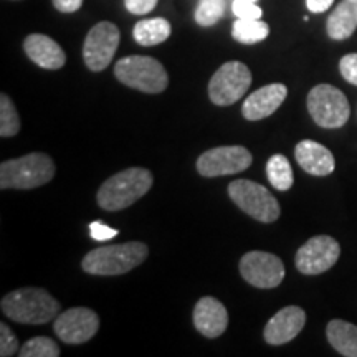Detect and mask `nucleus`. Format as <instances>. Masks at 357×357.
I'll use <instances>...</instances> for the list:
<instances>
[{
    "mask_svg": "<svg viewBox=\"0 0 357 357\" xmlns=\"http://www.w3.org/2000/svg\"><path fill=\"white\" fill-rule=\"evenodd\" d=\"M154 184L153 172L144 167H129L102 182L96 194L98 205L106 212H118L131 207L144 197Z\"/></svg>",
    "mask_w": 357,
    "mask_h": 357,
    "instance_id": "nucleus-1",
    "label": "nucleus"
},
{
    "mask_svg": "<svg viewBox=\"0 0 357 357\" xmlns=\"http://www.w3.org/2000/svg\"><path fill=\"white\" fill-rule=\"evenodd\" d=\"M2 312L20 324H47L60 314V303L42 288H20L2 298Z\"/></svg>",
    "mask_w": 357,
    "mask_h": 357,
    "instance_id": "nucleus-2",
    "label": "nucleus"
},
{
    "mask_svg": "<svg viewBox=\"0 0 357 357\" xmlns=\"http://www.w3.org/2000/svg\"><path fill=\"white\" fill-rule=\"evenodd\" d=\"M149 248L142 242L105 245L86 253L82 268L89 275L116 276L124 275L146 261Z\"/></svg>",
    "mask_w": 357,
    "mask_h": 357,
    "instance_id": "nucleus-3",
    "label": "nucleus"
},
{
    "mask_svg": "<svg viewBox=\"0 0 357 357\" xmlns=\"http://www.w3.org/2000/svg\"><path fill=\"white\" fill-rule=\"evenodd\" d=\"M55 176V162L45 153H30L0 164V189L30 190L48 184Z\"/></svg>",
    "mask_w": 357,
    "mask_h": 357,
    "instance_id": "nucleus-4",
    "label": "nucleus"
},
{
    "mask_svg": "<svg viewBox=\"0 0 357 357\" xmlns=\"http://www.w3.org/2000/svg\"><path fill=\"white\" fill-rule=\"evenodd\" d=\"M114 77L124 86L158 95L169 84V75L160 61L153 56H124L114 65Z\"/></svg>",
    "mask_w": 357,
    "mask_h": 357,
    "instance_id": "nucleus-5",
    "label": "nucleus"
},
{
    "mask_svg": "<svg viewBox=\"0 0 357 357\" xmlns=\"http://www.w3.org/2000/svg\"><path fill=\"white\" fill-rule=\"evenodd\" d=\"M307 111L312 121L326 129L342 128L351 116V106L344 93L333 84H318L307 93Z\"/></svg>",
    "mask_w": 357,
    "mask_h": 357,
    "instance_id": "nucleus-6",
    "label": "nucleus"
},
{
    "mask_svg": "<svg viewBox=\"0 0 357 357\" xmlns=\"http://www.w3.org/2000/svg\"><path fill=\"white\" fill-rule=\"evenodd\" d=\"M229 195L240 211L258 222L271 223L278 220L281 208L271 192L258 182L238 178L229 184Z\"/></svg>",
    "mask_w": 357,
    "mask_h": 357,
    "instance_id": "nucleus-7",
    "label": "nucleus"
},
{
    "mask_svg": "<svg viewBox=\"0 0 357 357\" xmlns=\"http://www.w3.org/2000/svg\"><path fill=\"white\" fill-rule=\"evenodd\" d=\"M252 84V71L242 61H227L208 83V96L217 106H230L242 100Z\"/></svg>",
    "mask_w": 357,
    "mask_h": 357,
    "instance_id": "nucleus-8",
    "label": "nucleus"
},
{
    "mask_svg": "<svg viewBox=\"0 0 357 357\" xmlns=\"http://www.w3.org/2000/svg\"><path fill=\"white\" fill-rule=\"evenodd\" d=\"M253 155L243 146H220L205 151L197 159V172L202 177L231 176L247 171L252 166Z\"/></svg>",
    "mask_w": 357,
    "mask_h": 357,
    "instance_id": "nucleus-9",
    "label": "nucleus"
},
{
    "mask_svg": "<svg viewBox=\"0 0 357 357\" xmlns=\"http://www.w3.org/2000/svg\"><path fill=\"white\" fill-rule=\"evenodd\" d=\"M121 32L111 22H100L89 30L83 43L84 65L91 71L106 70L119 47Z\"/></svg>",
    "mask_w": 357,
    "mask_h": 357,
    "instance_id": "nucleus-10",
    "label": "nucleus"
},
{
    "mask_svg": "<svg viewBox=\"0 0 357 357\" xmlns=\"http://www.w3.org/2000/svg\"><path fill=\"white\" fill-rule=\"evenodd\" d=\"M240 275L252 287L271 289L280 287L287 270L280 257L268 252H248L240 260Z\"/></svg>",
    "mask_w": 357,
    "mask_h": 357,
    "instance_id": "nucleus-11",
    "label": "nucleus"
},
{
    "mask_svg": "<svg viewBox=\"0 0 357 357\" xmlns=\"http://www.w3.org/2000/svg\"><path fill=\"white\" fill-rule=\"evenodd\" d=\"M341 245L329 235L312 236L296 252L294 265L303 275H321L336 265Z\"/></svg>",
    "mask_w": 357,
    "mask_h": 357,
    "instance_id": "nucleus-12",
    "label": "nucleus"
},
{
    "mask_svg": "<svg viewBox=\"0 0 357 357\" xmlns=\"http://www.w3.org/2000/svg\"><path fill=\"white\" fill-rule=\"evenodd\" d=\"M100 318L89 307H70L56 316L55 334L66 344H83L95 337Z\"/></svg>",
    "mask_w": 357,
    "mask_h": 357,
    "instance_id": "nucleus-13",
    "label": "nucleus"
},
{
    "mask_svg": "<svg viewBox=\"0 0 357 357\" xmlns=\"http://www.w3.org/2000/svg\"><path fill=\"white\" fill-rule=\"evenodd\" d=\"M306 324V312L300 306H287L268 321L263 337L268 344L283 346L293 341Z\"/></svg>",
    "mask_w": 357,
    "mask_h": 357,
    "instance_id": "nucleus-14",
    "label": "nucleus"
},
{
    "mask_svg": "<svg viewBox=\"0 0 357 357\" xmlns=\"http://www.w3.org/2000/svg\"><path fill=\"white\" fill-rule=\"evenodd\" d=\"M288 96V88L281 83L266 84L253 91L242 106V114L248 121H260L271 116L283 105Z\"/></svg>",
    "mask_w": 357,
    "mask_h": 357,
    "instance_id": "nucleus-15",
    "label": "nucleus"
},
{
    "mask_svg": "<svg viewBox=\"0 0 357 357\" xmlns=\"http://www.w3.org/2000/svg\"><path fill=\"white\" fill-rule=\"evenodd\" d=\"M194 326L204 337L215 339L225 333L229 326V312L217 298L204 296L195 303Z\"/></svg>",
    "mask_w": 357,
    "mask_h": 357,
    "instance_id": "nucleus-16",
    "label": "nucleus"
},
{
    "mask_svg": "<svg viewBox=\"0 0 357 357\" xmlns=\"http://www.w3.org/2000/svg\"><path fill=\"white\" fill-rule=\"evenodd\" d=\"M294 158L303 171L316 177L329 176L336 169V160H334L331 151L311 139L298 142L294 147Z\"/></svg>",
    "mask_w": 357,
    "mask_h": 357,
    "instance_id": "nucleus-17",
    "label": "nucleus"
},
{
    "mask_svg": "<svg viewBox=\"0 0 357 357\" xmlns=\"http://www.w3.org/2000/svg\"><path fill=\"white\" fill-rule=\"evenodd\" d=\"M25 55L45 70H60L66 63L63 48L55 40L42 33H32L24 40Z\"/></svg>",
    "mask_w": 357,
    "mask_h": 357,
    "instance_id": "nucleus-18",
    "label": "nucleus"
},
{
    "mask_svg": "<svg viewBox=\"0 0 357 357\" xmlns=\"http://www.w3.org/2000/svg\"><path fill=\"white\" fill-rule=\"evenodd\" d=\"M357 29V0H342L326 22V32L333 40L349 38Z\"/></svg>",
    "mask_w": 357,
    "mask_h": 357,
    "instance_id": "nucleus-19",
    "label": "nucleus"
},
{
    "mask_svg": "<svg viewBox=\"0 0 357 357\" xmlns=\"http://www.w3.org/2000/svg\"><path fill=\"white\" fill-rule=\"evenodd\" d=\"M329 344L341 356L357 357V326L344 319H333L326 328Z\"/></svg>",
    "mask_w": 357,
    "mask_h": 357,
    "instance_id": "nucleus-20",
    "label": "nucleus"
},
{
    "mask_svg": "<svg viewBox=\"0 0 357 357\" xmlns=\"http://www.w3.org/2000/svg\"><path fill=\"white\" fill-rule=\"evenodd\" d=\"M171 24L162 17L139 20L134 25V40L142 47H155L171 37Z\"/></svg>",
    "mask_w": 357,
    "mask_h": 357,
    "instance_id": "nucleus-21",
    "label": "nucleus"
},
{
    "mask_svg": "<svg viewBox=\"0 0 357 357\" xmlns=\"http://www.w3.org/2000/svg\"><path fill=\"white\" fill-rule=\"evenodd\" d=\"M270 35V26L260 19H238L231 26V37L238 43L255 45Z\"/></svg>",
    "mask_w": 357,
    "mask_h": 357,
    "instance_id": "nucleus-22",
    "label": "nucleus"
},
{
    "mask_svg": "<svg viewBox=\"0 0 357 357\" xmlns=\"http://www.w3.org/2000/svg\"><path fill=\"white\" fill-rule=\"evenodd\" d=\"M266 176L271 187H275L276 190L287 192L293 187L294 176H293L291 164H289L287 155L283 154L271 155L266 162Z\"/></svg>",
    "mask_w": 357,
    "mask_h": 357,
    "instance_id": "nucleus-23",
    "label": "nucleus"
},
{
    "mask_svg": "<svg viewBox=\"0 0 357 357\" xmlns=\"http://www.w3.org/2000/svg\"><path fill=\"white\" fill-rule=\"evenodd\" d=\"M20 131V118L15 105L6 93L0 95V136L13 137Z\"/></svg>",
    "mask_w": 357,
    "mask_h": 357,
    "instance_id": "nucleus-24",
    "label": "nucleus"
},
{
    "mask_svg": "<svg viewBox=\"0 0 357 357\" xmlns=\"http://www.w3.org/2000/svg\"><path fill=\"white\" fill-rule=\"evenodd\" d=\"M60 352V347L53 339L37 336L26 341L24 346H20L19 354L22 357H58Z\"/></svg>",
    "mask_w": 357,
    "mask_h": 357,
    "instance_id": "nucleus-25",
    "label": "nucleus"
},
{
    "mask_svg": "<svg viewBox=\"0 0 357 357\" xmlns=\"http://www.w3.org/2000/svg\"><path fill=\"white\" fill-rule=\"evenodd\" d=\"M225 0H200L195 8V22L200 26H212L223 17Z\"/></svg>",
    "mask_w": 357,
    "mask_h": 357,
    "instance_id": "nucleus-26",
    "label": "nucleus"
},
{
    "mask_svg": "<svg viewBox=\"0 0 357 357\" xmlns=\"http://www.w3.org/2000/svg\"><path fill=\"white\" fill-rule=\"evenodd\" d=\"M20 351L19 339L7 324H0V356L10 357Z\"/></svg>",
    "mask_w": 357,
    "mask_h": 357,
    "instance_id": "nucleus-27",
    "label": "nucleus"
},
{
    "mask_svg": "<svg viewBox=\"0 0 357 357\" xmlns=\"http://www.w3.org/2000/svg\"><path fill=\"white\" fill-rule=\"evenodd\" d=\"M236 19H261L263 10L257 6V2H248V0H235L231 3Z\"/></svg>",
    "mask_w": 357,
    "mask_h": 357,
    "instance_id": "nucleus-28",
    "label": "nucleus"
},
{
    "mask_svg": "<svg viewBox=\"0 0 357 357\" xmlns=\"http://www.w3.org/2000/svg\"><path fill=\"white\" fill-rule=\"evenodd\" d=\"M339 71L347 83L357 86V53L344 55L339 61Z\"/></svg>",
    "mask_w": 357,
    "mask_h": 357,
    "instance_id": "nucleus-29",
    "label": "nucleus"
},
{
    "mask_svg": "<svg viewBox=\"0 0 357 357\" xmlns=\"http://www.w3.org/2000/svg\"><path fill=\"white\" fill-rule=\"evenodd\" d=\"M118 234H119L118 230L111 229V227L105 225V223L101 222L89 223V235H91V238L96 240V242H106V240L114 238Z\"/></svg>",
    "mask_w": 357,
    "mask_h": 357,
    "instance_id": "nucleus-30",
    "label": "nucleus"
},
{
    "mask_svg": "<svg viewBox=\"0 0 357 357\" xmlns=\"http://www.w3.org/2000/svg\"><path fill=\"white\" fill-rule=\"evenodd\" d=\"M155 6H158V0H124V7L132 15H146L153 12Z\"/></svg>",
    "mask_w": 357,
    "mask_h": 357,
    "instance_id": "nucleus-31",
    "label": "nucleus"
},
{
    "mask_svg": "<svg viewBox=\"0 0 357 357\" xmlns=\"http://www.w3.org/2000/svg\"><path fill=\"white\" fill-rule=\"evenodd\" d=\"M53 7L61 13H73L82 8L83 0H52Z\"/></svg>",
    "mask_w": 357,
    "mask_h": 357,
    "instance_id": "nucleus-32",
    "label": "nucleus"
},
{
    "mask_svg": "<svg viewBox=\"0 0 357 357\" xmlns=\"http://www.w3.org/2000/svg\"><path fill=\"white\" fill-rule=\"evenodd\" d=\"M334 3V0H306L307 10L312 13H323Z\"/></svg>",
    "mask_w": 357,
    "mask_h": 357,
    "instance_id": "nucleus-33",
    "label": "nucleus"
},
{
    "mask_svg": "<svg viewBox=\"0 0 357 357\" xmlns=\"http://www.w3.org/2000/svg\"><path fill=\"white\" fill-rule=\"evenodd\" d=\"M248 2H258V0H248Z\"/></svg>",
    "mask_w": 357,
    "mask_h": 357,
    "instance_id": "nucleus-34",
    "label": "nucleus"
}]
</instances>
